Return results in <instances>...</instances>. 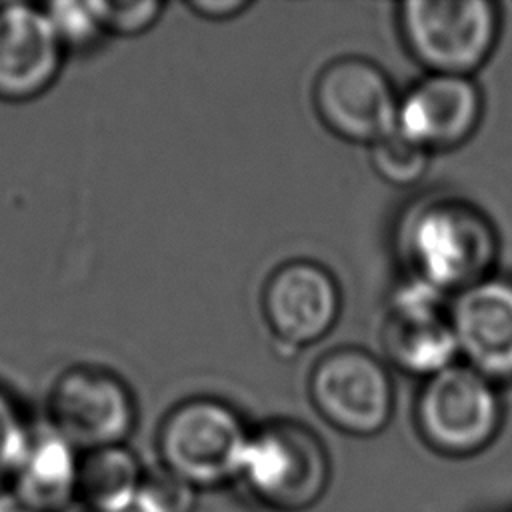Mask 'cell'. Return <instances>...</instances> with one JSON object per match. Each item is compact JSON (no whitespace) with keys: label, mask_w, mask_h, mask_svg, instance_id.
Instances as JSON below:
<instances>
[{"label":"cell","mask_w":512,"mask_h":512,"mask_svg":"<svg viewBox=\"0 0 512 512\" xmlns=\"http://www.w3.org/2000/svg\"><path fill=\"white\" fill-rule=\"evenodd\" d=\"M144 470L126 444L80 452L74 502L88 512H126L132 508Z\"/></svg>","instance_id":"cell-15"},{"label":"cell","mask_w":512,"mask_h":512,"mask_svg":"<svg viewBox=\"0 0 512 512\" xmlns=\"http://www.w3.org/2000/svg\"><path fill=\"white\" fill-rule=\"evenodd\" d=\"M254 4L246 0H190L186 8L196 16L212 22H224L250 10Z\"/></svg>","instance_id":"cell-21"},{"label":"cell","mask_w":512,"mask_h":512,"mask_svg":"<svg viewBox=\"0 0 512 512\" xmlns=\"http://www.w3.org/2000/svg\"><path fill=\"white\" fill-rule=\"evenodd\" d=\"M26 434L28 424L24 422L18 406L0 388V486L10 482L18 466Z\"/></svg>","instance_id":"cell-20"},{"label":"cell","mask_w":512,"mask_h":512,"mask_svg":"<svg viewBox=\"0 0 512 512\" xmlns=\"http://www.w3.org/2000/svg\"><path fill=\"white\" fill-rule=\"evenodd\" d=\"M308 398L324 422L358 438L376 436L394 414L390 370L360 346H338L322 354L308 374Z\"/></svg>","instance_id":"cell-7"},{"label":"cell","mask_w":512,"mask_h":512,"mask_svg":"<svg viewBox=\"0 0 512 512\" xmlns=\"http://www.w3.org/2000/svg\"><path fill=\"white\" fill-rule=\"evenodd\" d=\"M400 94L380 64L364 56L326 62L312 84V106L336 138L372 146L396 130Z\"/></svg>","instance_id":"cell-8"},{"label":"cell","mask_w":512,"mask_h":512,"mask_svg":"<svg viewBox=\"0 0 512 512\" xmlns=\"http://www.w3.org/2000/svg\"><path fill=\"white\" fill-rule=\"evenodd\" d=\"M482 106L470 76L426 74L400 96L396 130L430 154L454 150L476 132Z\"/></svg>","instance_id":"cell-12"},{"label":"cell","mask_w":512,"mask_h":512,"mask_svg":"<svg viewBox=\"0 0 512 512\" xmlns=\"http://www.w3.org/2000/svg\"><path fill=\"white\" fill-rule=\"evenodd\" d=\"M80 452L44 420L28 424L26 442L8 486L36 512L74 504Z\"/></svg>","instance_id":"cell-14"},{"label":"cell","mask_w":512,"mask_h":512,"mask_svg":"<svg viewBox=\"0 0 512 512\" xmlns=\"http://www.w3.org/2000/svg\"><path fill=\"white\" fill-rule=\"evenodd\" d=\"M196 490L166 468L144 472L134 504L126 512H194Z\"/></svg>","instance_id":"cell-18"},{"label":"cell","mask_w":512,"mask_h":512,"mask_svg":"<svg viewBox=\"0 0 512 512\" xmlns=\"http://www.w3.org/2000/svg\"><path fill=\"white\" fill-rule=\"evenodd\" d=\"M414 424L434 452L452 458L472 456L500 430L498 388L464 362H454L422 380L414 398Z\"/></svg>","instance_id":"cell-5"},{"label":"cell","mask_w":512,"mask_h":512,"mask_svg":"<svg viewBox=\"0 0 512 512\" xmlns=\"http://www.w3.org/2000/svg\"><path fill=\"white\" fill-rule=\"evenodd\" d=\"M42 8L66 54H82L106 38L88 2L64 0L50 2Z\"/></svg>","instance_id":"cell-17"},{"label":"cell","mask_w":512,"mask_h":512,"mask_svg":"<svg viewBox=\"0 0 512 512\" xmlns=\"http://www.w3.org/2000/svg\"><path fill=\"white\" fill-rule=\"evenodd\" d=\"M392 248L406 278L452 298L494 274L498 234L492 220L470 200L434 192L400 210L392 226Z\"/></svg>","instance_id":"cell-1"},{"label":"cell","mask_w":512,"mask_h":512,"mask_svg":"<svg viewBox=\"0 0 512 512\" xmlns=\"http://www.w3.org/2000/svg\"><path fill=\"white\" fill-rule=\"evenodd\" d=\"M260 310L278 354L296 356L334 330L342 312V288L324 264L292 258L264 280Z\"/></svg>","instance_id":"cell-10"},{"label":"cell","mask_w":512,"mask_h":512,"mask_svg":"<svg viewBox=\"0 0 512 512\" xmlns=\"http://www.w3.org/2000/svg\"><path fill=\"white\" fill-rule=\"evenodd\" d=\"M240 478L268 508L304 512L330 484V456L310 426L276 418L252 430Z\"/></svg>","instance_id":"cell-4"},{"label":"cell","mask_w":512,"mask_h":512,"mask_svg":"<svg viewBox=\"0 0 512 512\" xmlns=\"http://www.w3.org/2000/svg\"><path fill=\"white\" fill-rule=\"evenodd\" d=\"M62 50L42 6L0 4V102L42 96L60 76Z\"/></svg>","instance_id":"cell-13"},{"label":"cell","mask_w":512,"mask_h":512,"mask_svg":"<svg viewBox=\"0 0 512 512\" xmlns=\"http://www.w3.org/2000/svg\"><path fill=\"white\" fill-rule=\"evenodd\" d=\"M104 36L132 38L148 32L166 8L158 0H88Z\"/></svg>","instance_id":"cell-19"},{"label":"cell","mask_w":512,"mask_h":512,"mask_svg":"<svg viewBox=\"0 0 512 512\" xmlns=\"http://www.w3.org/2000/svg\"><path fill=\"white\" fill-rule=\"evenodd\" d=\"M460 362L490 382H512V278L492 274L450 298Z\"/></svg>","instance_id":"cell-11"},{"label":"cell","mask_w":512,"mask_h":512,"mask_svg":"<svg viewBox=\"0 0 512 512\" xmlns=\"http://www.w3.org/2000/svg\"><path fill=\"white\" fill-rule=\"evenodd\" d=\"M378 342L392 368L420 380L458 362L450 296L404 276L386 298Z\"/></svg>","instance_id":"cell-9"},{"label":"cell","mask_w":512,"mask_h":512,"mask_svg":"<svg viewBox=\"0 0 512 512\" xmlns=\"http://www.w3.org/2000/svg\"><path fill=\"white\" fill-rule=\"evenodd\" d=\"M250 434L232 404L212 396H192L162 416L156 450L162 468L194 488H212L240 476Z\"/></svg>","instance_id":"cell-2"},{"label":"cell","mask_w":512,"mask_h":512,"mask_svg":"<svg viewBox=\"0 0 512 512\" xmlns=\"http://www.w3.org/2000/svg\"><path fill=\"white\" fill-rule=\"evenodd\" d=\"M368 158L380 180L396 188H410L426 176L432 154L394 130L368 146Z\"/></svg>","instance_id":"cell-16"},{"label":"cell","mask_w":512,"mask_h":512,"mask_svg":"<svg viewBox=\"0 0 512 512\" xmlns=\"http://www.w3.org/2000/svg\"><path fill=\"white\" fill-rule=\"evenodd\" d=\"M136 416V398L126 380L96 364L66 366L44 398V422L78 452L124 444Z\"/></svg>","instance_id":"cell-6"},{"label":"cell","mask_w":512,"mask_h":512,"mask_svg":"<svg viewBox=\"0 0 512 512\" xmlns=\"http://www.w3.org/2000/svg\"><path fill=\"white\" fill-rule=\"evenodd\" d=\"M0 512H36L8 484L0 486Z\"/></svg>","instance_id":"cell-22"},{"label":"cell","mask_w":512,"mask_h":512,"mask_svg":"<svg viewBox=\"0 0 512 512\" xmlns=\"http://www.w3.org/2000/svg\"><path fill=\"white\" fill-rule=\"evenodd\" d=\"M396 24L406 52L428 74L472 78L496 46L500 14L490 0H406Z\"/></svg>","instance_id":"cell-3"},{"label":"cell","mask_w":512,"mask_h":512,"mask_svg":"<svg viewBox=\"0 0 512 512\" xmlns=\"http://www.w3.org/2000/svg\"><path fill=\"white\" fill-rule=\"evenodd\" d=\"M60 512H88V510H86V508H82L80 504H76V502H74V504H70L68 508H64V510H60Z\"/></svg>","instance_id":"cell-23"}]
</instances>
